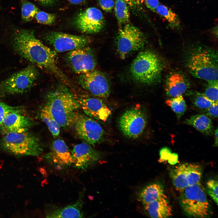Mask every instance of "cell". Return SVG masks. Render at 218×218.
Segmentation results:
<instances>
[{"label":"cell","mask_w":218,"mask_h":218,"mask_svg":"<svg viewBox=\"0 0 218 218\" xmlns=\"http://www.w3.org/2000/svg\"><path fill=\"white\" fill-rule=\"evenodd\" d=\"M12 45L21 57L54 75L66 84L70 85L69 80L58 66L54 52L38 39L33 31L25 29L16 30L13 36Z\"/></svg>","instance_id":"cell-1"},{"label":"cell","mask_w":218,"mask_h":218,"mask_svg":"<svg viewBox=\"0 0 218 218\" xmlns=\"http://www.w3.org/2000/svg\"><path fill=\"white\" fill-rule=\"evenodd\" d=\"M45 105L60 127L66 128L72 125L80 105L74 96L64 87L48 92Z\"/></svg>","instance_id":"cell-2"},{"label":"cell","mask_w":218,"mask_h":218,"mask_svg":"<svg viewBox=\"0 0 218 218\" xmlns=\"http://www.w3.org/2000/svg\"><path fill=\"white\" fill-rule=\"evenodd\" d=\"M187 65L194 76L208 82L218 81L217 53L203 46H196L189 52Z\"/></svg>","instance_id":"cell-3"},{"label":"cell","mask_w":218,"mask_h":218,"mask_svg":"<svg viewBox=\"0 0 218 218\" xmlns=\"http://www.w3.org/2000/svg\"><path fill=\"white\" fill-rule=\"evenodd\" d=\"M162 63L158 56L148 50L140 52L130 68L131 76L136 81L150 84L157 81L162 70Z\"/></svg>","instance_id":"cell-4"},{"label":"cell","mask_w":218,"mask_h":218,"mask_svg":"<svg viewBox=\"0 0 218 218\" xmlns=\"http://www.w3.org/2000/svg\"><path fill=\"white\" fill-rule=\"evenodd\" d=\"M205 189L200 182L180 192V204L189 216L203 218L208 217L210 214V206Z\"/></svg>","instance_id":"cell-5"},{"label":"cell","mask_w":218,"mask_h":218,"mask_svg":"<svg viewBox=\"0 0 218 218\" xmlns=\"http://www.w3.org/2000/svg\"><path fill=\"white\" fill-rule=\"evenodd\" d=\"M0 145L5 151L19 156H38L43 150L39 138L28 131L4 134Z\"/></svg>","instance_id":"cell-6"},{"label":"cell","mask_w":218,"mask_h":218,"mask_svg":"<svg viewBox=\"0 0 218 218\" xmlns=\"http://www.w3.org/2000/svg\"><path fill=\"white\" fill-rule=\"evenodd\" d=\"M39 76L36 66L28 65L0 82V95H14L25 93L33 87Z\"/></svg>","instance_id":"cell-7"},{"label":"cell","mask_w":218,"mask_h":218,"mask_svg":"<svg viewBox=\"0 0 218 218\" xmlns=\"http://www.w3.org/2000/svg\"><path fill=\"white\" fill-rule=\"evenodd\" d=\"M146 42L143 32L129 23L119 29L115 41L117 51L122 59L142 48Z\"/></svg>","instance_id":"cell-8"},{"label":"cell","mask_w":218,"mask_h":218,"mask_svg":"<svg viewBox=\"0 0 218 218\" xmlns=\"http://www.w3.org/2000/svg\"><path fill=\"white\" fill-rule=\"evenodd\" d=\"M72 125L77 135L91 145L103 141L106 133L101 125L86 115L77 112Z\"/></svg>","instance_id":"cell-9"},{"label":"cell","mask_w":218,"mask_h":218,"mask_svg":"<svg viewBox=\"0 0 218 218\" xmlns=\"http://www.w3.org/2000/svg\"><path fill=\"white\" fill-rule=\"evenodd\" d=\"M147 116L140 107L136 106L125 111L119 120L120 129L124 135L135 139L142 134L147 124Z\"/></svg>","instance_id":"cell-10"},{"label":"cell","mask_w":218,"mask_h":218,"mask_svg":"<svg viewBox=\"0 0 218 218\" xmlns=\"http://www.w3.org/2000/svg\"><path fill=\"white\" fill-rule=\"evenodd\" d=\"M202 173V168L200 165L191 163L176 166L170 172L174 186L180 192L188 186L201 182Z\"/></svg>","instance_id":"cell-11"},{"label":"cell","mask_w":218,"mask_h":218,"mask_svg":"<svg viewBox=\"0 0 218 218\" xmlns=\"http://www.w3.org/2000/svg\"><path fill=\"white\" fill-rule=\"evenodd\" d=\"M46 42L56 51L60 52L71 51L87 46L91 39L85 35H77L57 31H51L44 36Z\"/></svg>","instance_id":"cell-12"},{"label":"cell","mask_w":218,"mask_h":218,"mask_svg":"<svg viewBox=\"0 0 218 218\" xmlns=\"http://www.w3.org/2000/svg\"><path fill=\"white\" fill-rule=\"evenodd\" d=\"M66 60L73 71L80 75L94 70L97 64L94 51L87 46L69 51Z\"/></svg>","instance_id":"cell-13"},{"label":"cell","mask_w":218,"mask_h":218,"mask_svg":"<svg viewBox=\"0 0 218 218\" xmlns=\"http://www.w3.org/2000/svg\"><path fill=\"white\" fill-rule=\"evenodd\" d=\"M78 80L79 84L94 96L106 97L110 93L108 81L104 74L99 71L94 69L80 74Z\"/></svg>","instance_id":"cell-14"},{"label":"cell","mask_w":218,"mask_h":218,"mask_svg":"<svg viewBox=\"0 0 218 218\" xmlns=\"http://www.w3.org/2000/svg\"><path fill=\"white\" fill-rule=\"evenodd\" d=\"M74 22L75 27L82 33L93 34L102 30L105 20L101 10L95 7H91L79 13Z\"/></svg>","instance_id":"cell-15"},{"label":"cell","mask_w":218,"mask_h":218,"mask_svg":"<svg viewBox=\"0 0 218 218\" xmlns=\"http://www.w3.org/2000/svg\"><path fill=\"white\" fill-rule=\"evenodd\" d=\"M85 114L101 121H106L111 114L109 107L100 97L81 95L75 97Z\"/></svg>","instance_id":"cell-16"},{"label":"cell","mask_w":218,"mask_h":218,"mask_svg":"<svg viewBox=\"0 0 218 218\" xmlns=\"http://www.w3.org/2000/svg\"><path fill=\"white\" fill-rule=\"evenodd\" d=\"M45 158L49 164L58 169L72 165L71 152L64 141L61 139L53 141L50 150L45 156Z\"/></svg>","instance_id":"cell-17"},{"label":"cell","mask_w":218,"mask_h":218,"mask_svg":"<svg viewBox=\"0 0 218 218\" xmlns=\"http://www.w3.org/2000/svg\"><path fill=\"white\" fill-rule=\"evenodd\" d=\"M91 145L85 142L74 146L71 152L74 167L85 170L99 159V153Z\"/></svg>","instance_id":"cell-18"},{"label":"cell","mask_w":218,"mask_h":218,"mask_svg":"<svg viewBox=\"0 0 218 218\" xmlns=\"http://www.w3.org/2000/svg\"><path fill=\"white\" fill-rule=\"evenodd\" d=\"M33 123L28 117L21 111H14L7 114L0 125V129L4 134L10 132L21 133L28 131Z\"/></svg>","instance_id":"cell-19"},{"label":"cell","mask_w":218,"mask_h":218,"mask_svg":"<svg viewBox=\"0 0 218 218\" xmlns=\"http://www.w3.org/2000/svg\"><path fill=\"white\" fill-rule=\"evenodd\" d=\"M148 215L153 218H166L172 215L171 206L164 193L152 202L144 205Z\"/></svg>","instance_id":"cell-20"},{"label":"cell","mask_w":218,"mask_h":218,"mask_svg":"<svg viewBox=\"0 0 218 218\" xmlns=\"http://www.w3.org/2000/svg\"><path fill=\"white\" fill-rule=\"evenodd\" d=\"M83 193L80 194L74 203L63 207L55 208L48 212L47 218H82L84 215L82 211Z\"/></svg>","instance_id":"cell-21"},{"label":"cell","mask_w":218,"mask_h":218,"mask_svg":"<svg viewBox=\"0 0 218 218\" xmlns=\"http://www.w3.org/2000/svg\"><path fill=\"white\" fill-rule=\"evenodd\" d=\"M187 88L186 81L183 75L175 73L170 75L167 78L165 90L168 96L174 97L182 95Z\"/></svg>","instance_id":"cell-22"},{"label":"cell","mask_w":218,"mask_h":218,"mask_svg":"<svg viewBox=\"0 0 218 218\" xmlns=\"http://www.w3.org/2000/svg\"><path fill=\"white\" fill-rule=\"evenodd\" d=\"M206 135L213 133V126L210 118L205 114H197L186 119L184 122Z\"/></svg>","instance_id":"cell-23"},{"label":"cell","mask_w":218,"mask_h":218,"mask_svg":"<svg viewBox=\"0 0 218 218\" xmlns=\"http://www.w3.org/2000/svg\"><path fill=\"white\" fill-rule=\"evenodd\" d=\"M164 193V188L162 185L155 183L144 188L139 193L138 197L144 205L155 200Z\"/></svg>","instance_id":"cell-24"},{"label":"cell","mask_w":218,"mask_h":218,"mask_svg":"<svg viewBox=\"0 0 218 218\" xmlns=\"http://www.w3.org/2000/svg\"><path fill=\"white\" fill-rule=\"evenodd\" d=\"M40 117L53 136L58 137L60 132V126L45 105L40 110Z\"/></svg>","instance_id":"cell-25"},{"label":"cell","mask_w":218,"mask_h":218,"mask_svg":"<svg viewBox=\"0 0 218 218\" xmlns=\"http://www.w3.org/2000/svg\"><path fill=\"white\" fill-rule=\"evenodd\" d=\"M155 12L164 17L174 28H179L180 21L177 15L170 8L163 4H159L156 8Z\"/></svg>","instance_id":"cell-26"},{"label":"cell","mask_w":218,"mask_h":218,"mask_svg":"<svg viewBox=\"0 0 218 218\" xmlns=\"http://www.w3.org/2000/svg\"><path fill=\"white\" fill-rule=\"evenodd\" d=\"M114 7L115 15L119 25H124L128 23L130 14L128 5L122 0H116Z\"/></svg>","instance_id":"cell-27"},{"label":"cell","mask_w":218,"mask_h":218,"mask_svg":"<svg viewBox=\"0 0 218 218\" xmlns=\"http://www.w3.org/2000/svg\"><path fill=\"white\" fill-rule=\"evenodd\" d=\"M165 103L170 107L179 119L184 114L187 109L186 102L182 95L167 100Z\"/></svg>","instance_id":"cell-28"},{"label":"cell","mask_w":218,"mask_h":218,"mask_svg":"<svg viewBox=\"0 0 218 218\" xmlns=\"http://www.w3.org/2000/svg\"><path fill=\"white\" fill-rule=\"evenodd\" d=\"M21 8V15L25 22L31 21L39 11L38 8L32 3L27 0H22Z\"/></svg>","instance_id":"cell-29"},{"label":"cell","mask_w":218,"mask_h":218,"mask_svg":"<svg viewBox=\"0 0 218 218\" xmlns=\"http://www.w3.org/2000/svg\"><path fill=\"white\" fill-rule=\"evenodd\" d=\"M213 102L209 99L204 94L197 93L193 100L194 107L203 111L209 107Z\"/></svg>","instance_id":"cell-30"},{"label":"cell","mask_w":218,"mask_h":218,"mask_svg":"<svg viewBox=\"0 0 218 218\" xmlns=\"http://www.w3.org/2000/svg\"><path fill=\"white\" fill-rule=\"evenodd\" d=\"M204 94L213 102L218 101V81L208 82Z\"/></svg>","instance_id":"cell-31"},{"label":"cell","mask_w":218,"mask_h":218,"mask_svg":"<svg viewBox=\"0 0 218 218\" xmlns=\"http://www.w3.org/2000/svg\"><path fill=\"white\" fill-rule=\"evenodd\" d=\"M37 21L41 24L50 25L54 23L56 20V15L53 14L39 11L35 16Z\"/></svg>","instance_id":"cell-32"},{"label":"cell","mask_w":218,"mask_h":218,"mask_svg":"<svg viewBox=\"0 0 218 218\" xmlns=\"http://www.w3.org/2000/svg\"><path fill=\"white\" fill-rule=\"evenodd\" d=\"M206 191L218 205V181L216 179H210L206 183Z\"/></svg>","instance_id":"cell-33"},{"label":"cell","mask_w":218,"mask_h":218,"mask_svg":"<svg viewBox=\"0 0 218 218\" xmlns=\"http://www.w3.org/2000/svg\"><path fill=\"white\" fill-rule=\"evenodd\" d=\"M23 108L21 106H12L0 101V125L5 116L8 113L14 111H22Z\"/></svg>","instance_id":"cell-34"},{"label":"cell","mask_w":218,"mask_h":218,"mask_svg":"<svg viewBox=\"0 0 218 218\" xmlns=\"http://www.w3.org/2000/svg\"><path fill=\"white\" fill-rule=\"evenodd\" d=\"M137 5L143 4L152 11L155 12L157 7L160 4L158 0H135Z\"/></svg>","instance_id":"cell-35"},{"label":"cell","mask_w":218,"mask_h":218,"mask_svg":"<svg viewBox=\"0 0 218 218\" xmlns=\"http://www.w3.org/2000/svg\"><path fill=\"white\" fill-rule=\"evenodd\" d=\"M101 8L106 12H111L114 8L115 2L113 0H98Z\"/></svg>","instance_id":"cell-36"},{"label":"cell","mask_w":218,"mask_h":218,"mask_svg":"<svg viewBox=\"0 0 218 218\" xmlns=\"http://www.w3.org/2000/svg\"><path fill=\"white\" fill-rule=\"evenodd\" d=\"M218 101L213 102L207 109L203 111L205 115L213 118L218 117Z\"/></svg>","instance_id":"cell-37"},{"label":"cell","mask_w":218,"mask_h":218,"mask_svg":"<svg viewBox=\"0 0 218 218\" xmlns=\"http://www.w3.org/2000/svg\"><path fill=\"white\" fill-rule=\"evenodd\" d=\"M171 154L170 150V149L167 147H164L162 148L160 152V158H166L169 157Z\"/></svg>","instance_id":"cell-38"},{"label":"cell","mask_w":218,"mask_h":218,"mask_svg":"<svg viewBox=\"0 0 218 218\" xmlns=\"http://www.w3.org/2000/svg\"><path fill=\"white\" fill-rule=\"evenodd\" d=\"M125 2L131 8H135L137 5L135 0H121Z\"/></svg>","instance_id":"cell-39"},{"label":"cell","mask_w":218,"mask_h":218,"mask_svg":"<svg viewBox=\"0 0 218 218\" xmlns=\"http://www.w3.org/2000/svg\"><path fill=\"white\" fill-rule=\"evenodd\" d=\"M41 4L46 5H51L54 4L57 0H37Z\"/></svg>","instance_id":"cell-40"},{"label":"cell","mask_w":218,"mask_h":218,"mask_svg":"<svg viewBox=\"0 0 218 218\" xmlns=\"http://www.w3.org/2000/svg\"><path fill=\"white\" fill-rule=\"evenodd\" d=\"M87 0H69V2L74 5H78L85 2Z\"/></svg>","instance_id":"cell-41"},{"label":"cell","mask_w":218,"mask_h":218,"mask_svg":"<svg viewBox=\"0 0 218 218\" xmlns=\"http://www.w3.org/2000/svg\"><path fill=\"white\" fill-rule=\"evenodd\" d=\"M218 128H217L214 131V135H215V143H214V145L215 146H218Z\"/></svg>","instance_id":"cell-42"}]
</instances>
